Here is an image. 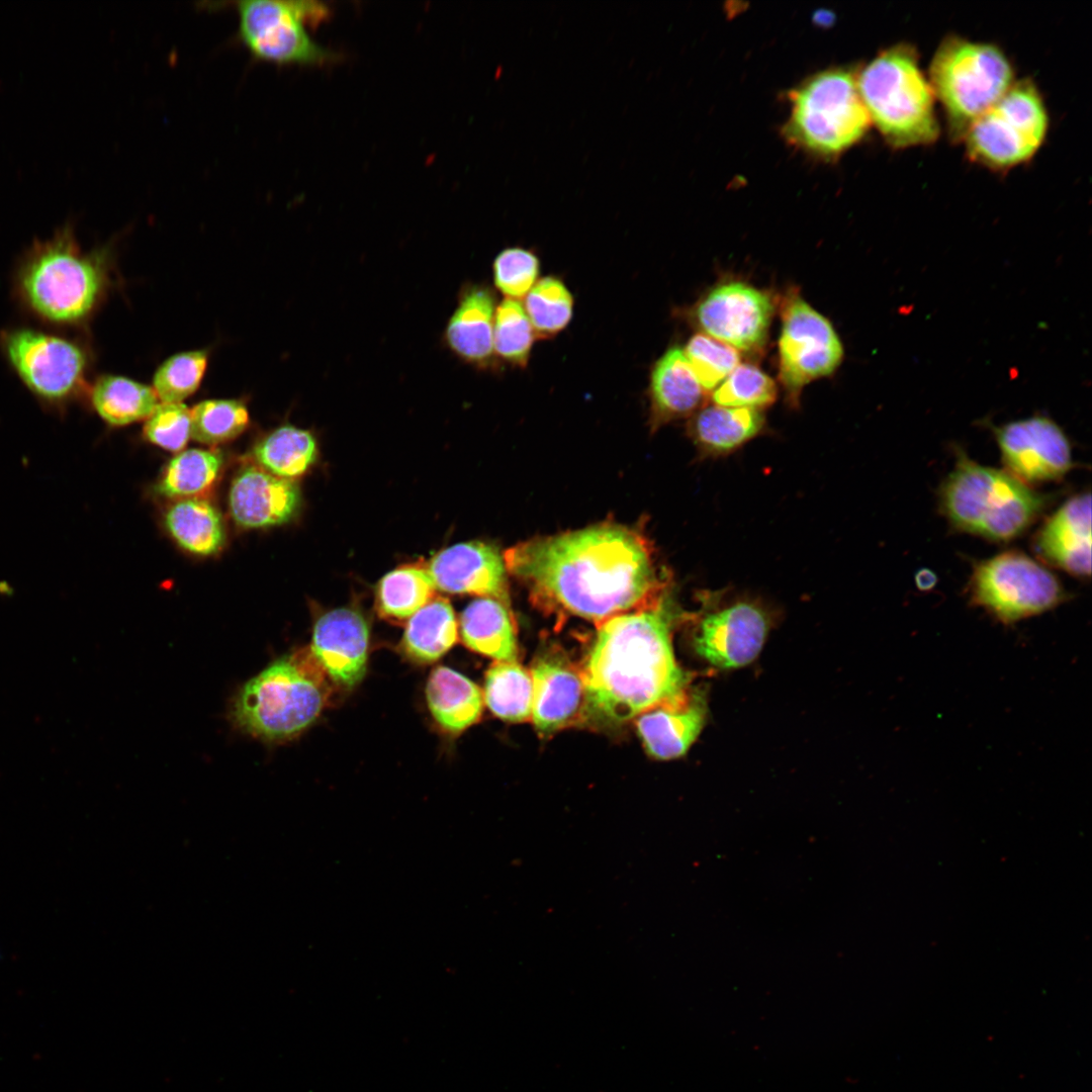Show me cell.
<instances>
[{
  "label": "cell",
  "mask_w": 1092,
  "mask_h": 1092,
  "mask_svg": "<svg viewBox=\"0 0 1092 1092\" xmlns=\"http://www.w3.org/2000/svg\"><path fill=\"white\" fill-rule=\"evenodd\" d=\"M504 560L539 602L599 623L658 601L662 588L647 541L616 524L534 538Z\"/></svg>",
  "instance_id": "6da1fadb"
},
{
  "label": "cell",
  "mask_w": 1092,
  "mask_h": 1092,
  "mask_svg": "<svg viewBox=\"0 0 1092 1092\" xmlns=\"http://www.w3.org/2000/svg\"><path fill=\"white\" fill-rule=\"evenodd\" d=\"M670 626L661 601L599 623L580 673L588 718L622 724L688 696V675L675 660Z\"/></svg>",
  "instance_id": "7a4b0ae2"
},
{
  "label": "cell",
  "mask_w": 1092,
  "mask_h": 1092,
  "mask_svg": "<svg viewBox=\"0 0 1092 1092\" xmlns=\"http://www.w3.org/2000/svg\"><path fill=\"white\" fill-rule=\"evenodd\" d=\"M109 285L107 250H83L70 221L47 239H34L11 275L19 310L34 325L65 332L93 316Z\"/></svg>",
  "instance_id": "3957f363"
},
{
  "label": "cell",
  "mask_w": 1092,
  "mask_h": 1092,
  "mask_svg": "<svg viewBox=\"0 0 1092 1092\" xmlns=\"http://www.w3.org/2000/svg\"><path fill=\"white\" fill-rule=\"evenodd\" d=\"M331 682L309 650L282 655L237 691L230 719L237 729L264 742L290 740L320 717L331 697Z\"/></svg>",
  "instance_id": "277c9868"
},
{
  "label": "cell",
  "mask_w": 1092,
  "mask_h": 1092,
  "mask_svg": "<svg viewBox=\"0 0 1092 1092\" xmlns=\"http://www.w3.org/2000/svg\"><path fill=\"white\" fill-rule=\"evenodd\" d=\"M857 87L871 120L891 146L929 145L938 138L935 96L911 47L881 52L860 73Z\"/></svg>",
  "instance_id": "5b68a950"
},
{
  "label": "cell",
  "mask_w": 1092,
  "mask_h": 1092,
  "mask_svg": "<svg viewBox=\"0 0 1092 1092\" xmlns=\"http://www.w3.org/2000/svg\"><path fill=\"white\" fill-rule=\"evenodd\" d=\"M949 522L964 532L1008 541L1024 532L1044 506V498L1006 471L980 465L961 455L940 493Z\"/></svg>",
  "instance_id": "8992f818"
},
{
  "label": "cell",
  "mask_w": 1092,
  "mask_h": 1092,
  "mask_svg": "<svg viewBox=\"0 0 1092 1092\" xmlns=\"http://www.w3.org/2000/svg\"><path fill=\"white\" fill-rule=\"evenodd\" d=\"M0 353L10 371L46 410L64 414L87 393L91 353L69 332L37 325L0 330Z\"/></svg>",
  "instance_id": "52a82bcc"
},
{
  "label": "cell",
  "mask_w": 1092,
  "mask_h": 1092,
  "mask_svg": "<svg viewBox=\"0 0 1092 1092\" xmlns=\"http://www.w3.org/2000/svg\"><path fill=\"white\" fill-rule=\"evenodd\" d=\"M1014 83V72L996 46L948 36L936 50L929 84L946 115L954 140L992 107Z\"/></svg>",
  "instance_id": "ba28073f"
},
{
  "label": "cell",
  "mask_w": 1092,
  "mask_h": 1092,
  "mask_svg": "<svg viewBox=\"0 0 1092 1092\" xmlns=\"http://www.w3.org/2000/svg\"><path fill=\"white\" fill-rule=\"evenodd\" d=\"M787 136L822 156H835L859 141L871 118L853 75L842 69L821 72L792 92Z\"/></svg>",
  "instance_id": "9c48e42d"
},
{
  "label": "cell",
  "mask_w": 1092,
  "mask_h": 1092,
  "mask_svg": "<svg viewBox=\"0 0 1092 1092\" xmlns=\"http://www.w3.org/2000/svg\"><path fill=\"white\" fill-rule=\"evenodd\" d=\"M1049 118L1041 96L1028 80L1008 91L968 128L963 140L974 162L1006 170L1028 161L1041 146Z\"/></svg>",
  "instance_id": "30bf717a"
},
{
  "label": "cell",
  "mask_w": 1092,
  "mask_h": 1092,
  "mask_svg": "<svg viewBox=\"0 0 1092 1092\" xmlns=\"http://www.w3.org/2000/svg\"><path fill=\"white\" fill-rule=\"evenodd\" d=\"M969 599L1008 626L1058 607L1067 595L1044 566L1021 552L1007 551L976 565Z\"/></svg>",
  "instance_id": "8fae6325"
},
{
  "label": "cell",
  "mask_w": 1092,
  "mask_h": 1092,
  "mask_svg": "<svg viewBox=\"0 0 1092 1092\" xmlns=\"http://www.w3.org/2000/svg\"><path fill=\"white\" fill-rule=\"evenodd\" d=\"M238 36L251 54L279 64L324 65L337 55L316 43L306 30L330 12L317 1L242 0L236 2Z\"/></svg>",
  "instance_id": "7c38bea8"
},
{
  "label": "cell",
  "mask_w": 1092,
  "mask_h": 1092,
  "mask_svg": "<svg viewBox=\"0 0 1092 1092\" xmlns=\"http://www.w3.org/2000/svg\"><path fill=\"white\" fill-rule=\"evenodd\" d=\"M782 324L780 377L795 400L806 384L838 367L843 348L828 320L798 295L787 298Z\"/></svg>",
  "instance_id": "4fadbf2b"
},
{
  "label": "cell",
  "mask_w": 1092,
  "mask_h": 1092,
  "mask_svg": "<svg viewBox=\"0 0 1092 1092\" xmlns=\"http://www.w3.org/2000/svg\"><path fill=\"white\" fill-rule=\"evenodd\" d=\"M774 312L769 295L742 282L721 284L697 305L698 326L734 349L753 350L764 343Z\"/></svg>",
  "instance_id": "5bb4252c"
},
{
  "label": "cell",
  "mask_w": 1092,
  "mask_h": 1092,
  "mask_svg": "<svg viewBox=\"0 0 1092 1092\" xmlns=\"http://www.w3.org/2000/svg\"><path fill=\"white\" fill-rule=\"evenodd\" d=\"M769 626L764 609L752 602L739 601L707 612L696 626L693 645L697 654L711 665L737 668L756 658Z\"/></svg>",
  "instance_id": "9a60e30c"
},
{
  "label": "cell",
  "mask_w": 1092,
  "mask_h": 1092,
  "mask_svg": "<svg viewBox=\"0 0 1092 1092\" xmlns=\"http://www.w3.org/2000/svg\"><path fill=\"white\" fill-rule=\"evenodd\" d=\"M995 434L1009 473L1024 483L1060 479L1072 465L1069 441L1049 418L1010 422L996 428Z\"/></svg>",
  "instance_id": "2e32d148"
},
{
  "label": "cell",
  "mask_w": 1092,
  "mask_h": 1092,
  "mask_svg": "<svg viewBox=\"0 0 1092 1092\" xmlns=\"http://www.w3.org/2000/svg\"><path fill=\"white\" fill-rule=\"evenodd\" d=\"M368 646L369 627L362 614L338 608L315 621L309 652L332 682L351 689L366 672Z\"/></svg>",
  "instance_id": "e0dca14e"
},
{
  "label": "cell",
  "mask_w": 1092,
  "mask_h": 1092,
  "mask_svg": "<svg viewBox=\"0 0 1092 1092\" xmlns=\"http://www.w3.org/2000/svg\"><path fill=\"white\" fill-rule=\"evenodd\" d=\"M428 569L436 588L490 598L509 606L506 563L490 544L473 541L450 546L433 557Z\"/></svg>",
  "instance_id": "ac0fdd59"
},
{
  "label": "cell",
  "mask_w": 1092,
  "mask_h": 1092,
  "mask_svg": "<svg viewBox=\"0 0 1092 1092\" xmlns=\"http://www.w3.org/2000/svg\"><path fill=\"white\" fill-rule=\"evenodd\" d=\"M299 505V489L292 480L254 464L237 472L229 491L231 516L244 529L285 524L294 517Z\"/></svg>",
  "instance_id": "d6986e66"
},
{
  "label": "cell",
  "mask_w": 1092,
  "mask_h": 1092,
  "mask_svg": "<svg viewBox=\"0 0 1092 1092\" xmlns=\"http://www.w3.org/2000/svg\"><path fill=\"white\" fill-rule=\"evenodd\" d=\"M1036 554L1046 563L1075 576L1091 573V496L1068 499L1049 518L1033 540Z\"/></svg>",
  "instance_id": "ffe728a7"
},
{
  "label": "cell",
  "mask_w": 1092,
  "mask_h": 1092,
  "mask_svg": "<svg viewBox=\"0 0 1092 1092\" xmlns=\"http://www.w3.org/2000/svg\"><path fill=\"white\" fill-rule=\"evenodd\" d=\"M533 705L531 719L542 734L552 733L573 721L583 710L581 674L555 657L536 661L531 669Z\"/></svg>",
  "instance_id": "44dd1931"
},
{
  "label": "cell",
  "mask_w": 1092,
  "mask_h": 1092,
  "mask_svg": "<svg viewBox=\"0 0 1092 1092\" xmlns=\"http://www.w3.org/2000/svg\"><path fill=\"white\" fill-rule=\"evenodd\" d=\"M707 715L703 696L690 693L681 701L639 715L636 726L650 755L671 759L685 754L701 733Z\"/></svg>",
  "instance_id": "7402d4cb"
},
{
  "label": "cell",
  "mask_w": 1092,
  "mask_h": 1092,
  "mask_svg": "<svg viewBox=\"0 0 1092 1092\" xmlns=\"http://www.w3.org/2000/svg\"><path fill=\"white\" fill-rule=\"evenodd\" d=\"M495 308L489 287L470 285L462 291L446 328V342L464 361L482 367L492 362Z\"/></svg>",
  "instance_id": "603a6c76"
},
{
  "label": "cell",
  "mask_w": 1092,
  "mask_h": 1092,
  "mask_svg": "<svg viewBox=\"0 0 1092 1092\" xmlns=\"http://www.w3.org/2000/svg\"><path fill=\"white\" fill-rule=\"evenodd\" d=\"M699 383L684 350L668 349L653 365L649 397L651 422L659 426L693 413L703 399Z\"/></svg>",
  "instance_id": "cb8c5ba5"
},
{
  "label": "cell",
  "mask_w": 1092,
  "mask_h": 1092,
  "mask_svg": "<svg viewBox=\"0 0 1092 1092\" xmlns=\"http://www.w3.org/2000/svg\"><path fill=\"white\" fill-rule=\"evenodd\" d=\"M426 699L433 719L449 734L461 733L482 714L483 697L478 686L447 666H438L431 672Z\"/></svg>",
  "instance_id": "d4e9b609"
},
{
  "label": "cell",
  "mask_w": 1092,
  "mask_h": 1092,
  "mask_svg": "<svg viewBox=\"0 0 1092 1092\" xmlns=\"http://www.w3.org/2000/svg\"><path fill=\"white\" fill-rule=\"evenodd\" d=\"M459 627L469 649L496 661H516L515 628L505 604L490 598L472 601L463 610Z\"/></svg>",
  "instance_id": "484cf974"
},
{
  "label": "cell",
  "mask_w": 1092,
  "mask_h": 1092,
  "mask_svg": "<svg viewBox=\"0 0 1092 1092\" xmlns=\"http://www.w3.org/2000/svg\"><path fill=\"white\" fill-rule=\"evenodd\" d=\"M164 524L175 542L195 555H213L225 543L223 518L216 507L203 497L176 499L166 510Z\"/></svg>",
  "instance_id": "4316f807"
},
{
  "label": "cell",
  "mask_w": 1092,
  "mask_h": 1092,
  "mask_svg": "<svg viewBox=\"0 0 1092 1092\" xmlns=\"http://www.w3.org/2000/svg\"><path fill=\"white\" fill-rule=\"evenodd\" d=\"M458 639V624L451 604L434 598L406 622L400 647L414 662L432 663Z\"/></svg>",
  "instance_id": "83f0119b"
},
{
  "label": "cell",
  "mask_w": 1092,
  "mask_h": 1092,
  "mask_svg": "<svg viewBox=\"0 0 1092 1092\" xmlns=\"http://www.w3.org/2000/svg\"><path fill=\"white\" fill-rule=\"evenodd\" d=\"M758 408L710 405L698 412L689 431L695 443L708 453H726L754 437L762 428Z\"/></svg>",
  "instance_id": "f1b7e54d"
},
{
  "label": "cell",
  "mask_w": 1092,
  "mask_h": 1092,
  "mask_svg": "<svg viewBox=\"0 0 1092 1092\" xmlns=\"http://www.w3.org/2000/svg\"><path fill=\"white\" fill-rule=\"evenodd\" d=\"M87 395L94 412L114 427L147 419L159 404L153 387L113 374L97 377L88 387Z\"/></svg>",
  "instance_id": "f546056e"
},
{
  "label": "cell",
  "mask_w": 1092,
  "mask_h": 1092,
  "mask_svg": "<svg viewBox=\"0 0 1092 1092\" xmlns=\"http://www.w3.org/2000/svg\"><path fill=\"white\" fill-rule=\"evenodd\" d=\"M253 455L264 470L291 480L305 473L314 463L317 446L309 431L283 425L260 439Z\"/></svg>",
  "instance_id": "4dcf8cb0"
},
{
  "label": "cell",
  "mask_w": 1092,
  "mask_h": 1092,
  "mask_svg": "<svg viewBox=\"0 0 1092 1092\" xmlns=\"http://www.w3.org/2000/svg\"><path fill=\"white\" fill-rule=\"evenodd\" d=\"M222 466L223 456L217 450L183 451L167 464L157 491L173 499L202 497L216 483Z\"/></svg>",
  "instance_id": "1f68e13d"
},
{
  "label": "cell",
  "mask_w": 1092,
  "mask_h": 1092,
  "mask_svg": "<svg viewBox=\"0 0 1092 1092\" xmlns=\"http://www.w3.org/2000/svg\"><path fill=\"white\" fill-rule=\"evenodd\" d=\"M436 585L428 568L398 567L385 574L376 589L378 613L391 621L408 620L434 599Z\"/></svg>",
  "instance_id": "d6a6232c"
},
{
  "label": "cell",
  "mask_w": 1092,
  "mask_h": 1092,
  "mask_svg": "<svg viewBox=\"0 0 1092 1092\" xmlns=\"http://www.w3.org/2000/svg\"><path fill=\"white\" fill-rule=\"evenodd\" d=\"M484 701L498 718L510 722L531 719L533 682L516 661H495L486 671Z\"/></svg>",
  "instance_id": "836d02e7"
},
{
  "label": "cell",
  "mask_w": 1092,
  "mask_h": 1092,
  "mask_svg": "<svg viewBox=\"0 0 1092 1092\" xmlns=\"http://www.w3.org/2000/svg\"><path fill=\"white\" fill-rule=\"evenodd\" d=\"M573 296L556 276H546L535 283L525 296V311L540 339H549L563 331L573 315Z\"/></svg>",
  "instance_id": "e575fe53"
},
{
  "label": "cell",
  "mask_w": 1092,
  "mask_h": 1092,
  "mask_svg": "<svg viewBox=\"0 0 1092 1092\" xmlns=\"http://www.w3.org/2000/svg\"><path fill=\"white\" fill-rule=\"evenodd\" d=\"M250 422L246 404L239 399H206L191 410V438L218 445L237 438Z\"/></svg>",
  "instance_id": "d590c367"
},
{
  "label": "cell",
  "mask_w": 1092,
  "mask_h": 1092,
  "mask_svg": "<svg viewBox=\"0 0 1092 1092\" xmlns=\"http://www.w3.org/2000/svg\"><path fill=\"white\" fill-rule=\"evenodd\" d=\"M535 332L519 300L505 298L496 305L493 323V351L505 362L525 368L535 341Z\"/></svg>",
  "instance_id": "8d00e7d4"
},
{
  "label": "cell",
  "mask_w": 1092,
  "mask_h": 1092,
  "mask_svg": "<svg viewBox=\"0 0 1092 1092\" xmlns=\"http://www.w3.org/2000/svg\"><path fill=\"white\" fill-rule=\"evenodd\" d=\"M208 365L206 350H192L166 359L156 370L153 389L162 402L178 403L201 384Z\"/></svg>",
  "instance_id": "74e56055"
},
{
  "label": "cell",
  "mask_w": 1092,
  "mask_h": 1092,
  "mask_svg": "<svg viewBox=\"0 0 1092 1092\" xmlns=\"http://www.w3.org/2000/svg\"><path fill=\"white\" fill-rule=\"evenodd\" d=\"M777 397L775 381L758 367L738 365L713 393V400L727 407L758 408Z\"/></svg>",
  "instance_id": "f35d334b"
},
{
  "label": "cell",
  "mask_w": 1092,
  "mask_h": 1092,
  "mask_svg": "<svg viewBox=\"0 0 1092 1092\" xmlns=\"http://www.w3.org/2000/svg\"><path fill=\"white\" fill-rule=\"evenodd\" d=\"M684 353L702 388L708 391L722 382L740 360L736 349L704 334L693 336Z\"/></svg>",
  "instance_id": "ab89813d"
},
{
  "label": "cell",
  "mask_w": 1092,
  "mask_h": 1092,
  "mask_svg": "<svg viewBox=\"0 0 1092 1092\" xmlns=\"http://www.w3.org/2000/svg\"><path fill=\"white\" fill-rule=\"evenodd\" d=\"M492 269L495 287L507 298L518 300L538 281L540 261L528 249L511 247L495 257Z\"/></svg>",
  "instance_id": "60d3db41"
},
{
  "label": "cell",
  "mask_w": 1092,
  "mask_h": 1092,
  "mask_svg": "<svg viewBox=\"0 0 1092 1092\" xmlns=\"http://www.w3.org/2000/svg\"><path fill=\"white\" fill-rule=\"evenodd\" d=\"M144 434L152 444L168 451L182 450L191 438V410L183 402L159 403L147 418Z\"/></svg>",
  "instance_id": "b9f144b4"
}]
</instances>
